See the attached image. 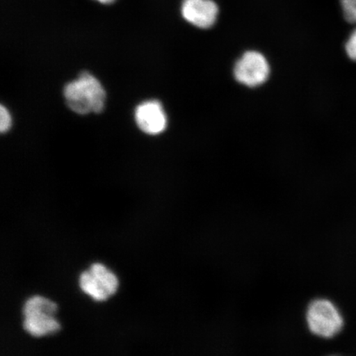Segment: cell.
<instances>
[{
    "label": "cell",
    "mask_w": 356,
    "mask_h": 356,
    "mask_svg": "<svg viewBox=\"0 0 356 356\" xmlns=\"http://www.w3.org/2000/svg\"><path fill=\"white\" fill-rule=\"evenodd\" d=\"M79 286L93 300L105 301L118 291L119 282L105 266L95 264L80 275Z\"/></svg>",
    "instance_id": "4"
},
{
    "label": "cell",
    "mask_w": 356,
    "mask_h": 356,
    "mask_svg": "<svg viewBox=\"0 0 356 356\" xmlns=\"http://www.w3.org/2000/svg\"><path fill=\"white\" fill-rule=\"evenodd\" d=\"M235 79L248 87L264 83L270 74V66L265 56L257 51H247L235 64Z\"/></svg>",
    "instance_id": "5"
},
{
    "label": "cell",
    "mask_w": 356,
    "mask_h": 356,
    "mask_svg": "<svg viewBox=\"0 0 356 356\" xmlns=\"http://www.w3.org/2000/svg\"><path fill=\"white\" fill-rule=\"evenodd\" d=\"M64 95L69 108L80 115L100 113L105 106L106 92L93 75L83 72L65 87Z\"/></svg>",
    "instance_id": "1"
},
{
    "label": "cell",
    "mask_w": 356,
    "mask_h": 356,
    "mask_svg": "<svg viewBox=\"0 0 356 356\" xmlns=\"http://www.w3.org/2000/svg\"><path fill=\"white\" fill-rule=\"evenodd\" d=\"M135 118L138 127L151 136L159 135L167 127L166 114L157 100L142 102L136 109Z\"/></svg>",
    "instance_id": "7"
},
{
    "label": "cell",
    "mask_w": 356,
    "mask_h": 356,
    "mask_svg": "<svg viewBox=\"0 0 356 356\" xmlns=\"http://www.w3.org/2000/svg\"><path fill=\"white\" fill-rule=\"evenodd\" d=\"M181 11L186 22L202 29L211 28L219 15V7L213 0H184Z\"/></svg>",
    "instance_id": "6"
},
{
    "label": "cell",
    "mask_w": 356,
    "mask_h": 356,
    "mask_svg": "<svg viewBox=\"0 0 356 356\" xmlns=\"http://www.w3.org/2000/svg\"><path fill=\"white\" fill-rule=\"evenodd\" d=\"M97 1L102 4H110L113 3L115 1V0H97Z\"/></svg>",
    "instance_id": "11"
},
{
    "label": "cell",
    "mask_w": 356,
    "mask_h": 356,
    "mask_svg": "<svg viewBox=\"0 0 356 356\" xmlns=\"http://www.w3.org/2000/svg\"><path fill=\"white\" fill-rule=\"evenodd\" d=\"M56 309L55 302L46 298H29L22 309L24 330L35 337L51 335L59 331L60 325L55 318Z\"/></svg>",
    "instance_id": "3"
},
{
    "label": "cell",
    "mask_w": 356,
    "mask_h": 356,
    "mask_svg": "<svg viewBox=\"0 0 356 356\" xmlns=\"http://www.w3.org/2000/svg\"><path fill=\"white\" fill-rule=\"evenodd\" d=\"M306 323L314 336L324 340L339 336L346 327L343 313L327 298H318L310 302L306 310Z\"/></svg>",
    "instance_id": "2"
},
{
    "label": "cell",
    "mask_w": 356,
    "mask_h": 356,
    "mask_svg": "<svg viewBox=\"0 0 356 356\" xmlns=\"http://www.w3.org/2000/svg\"><path fill=\"white\" fill-rule=\"evenodd\" d=\"M347 56L351 60L356 61V29L350 33L345 44Z\"/></svg>",
    "instance_id": "9"
},
{
    "label": "cell",
    "mask_w": 356,
    "mask_h": 356,
    "mask_svg": "<svg viewBox=\"0 0 356 356\" xmlns=\"http://www.w3.org/2000/svg\"><path fill=\"white\" fill-rule=\"evenodd\" d=\"M341 6L345 19L356 24V0H341Z\"/></svg>",
    "instance_id": "8"
},
{
    "label": "cell",
    "mask_w": 356,
    "mask_h": 356,
    "mask_svg": "<svg viewBox=\"0 0 356 356\" xmlns=\"http://www.w3.org/2000/svg\"><path fill=\"white\" fill-rule=\"evenodd\" d=\"M0 131L6 133L11 127L12 119L10 113L3 105L0 106Z\"/></svg>",
    "instance_id": "10"
}]
</instances>
